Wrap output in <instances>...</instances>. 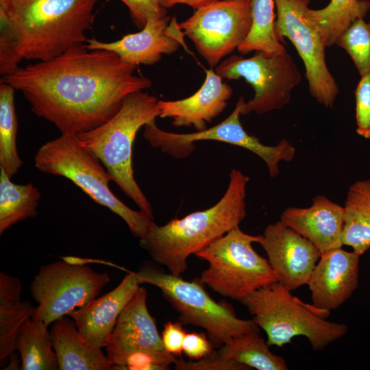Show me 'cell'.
Returning a JSON list of instances; mask_svg holds the SVG:
<instances>
[{
  "label": "cell",
  "mask_w": 370,
  "mask_h": 370,
  "mask_svg": "<svg viewBox=\"0 0 370 370\" xmlns=\"http://www.w3.org/2000/svg\"><path fill=\"white\" fill-rule=\"evenodd\" d=\"M136 67L113 51L77 44L1 81L21 91L32 112L62 134H78L109 120L128 95L151 86L149 78L134 74Z\"/></svg>",
  "instance_id": "cell-1"
},
{
  "label": "cell",
  "mask_w": 370,
  "mask_h": 370,
  "mask_svg": "<svg viewBox=\"0 0 370 370\" xmlns=\"http://www.w3.org/2000/svg\"><path fill=\"white\" fill-rule=\"evenodd\" d=\"M225 193L210 208L152 226L140 238V246L169 273L181 276L190 255L208 247L239 224L246 217V188L249 177L233 169Z\"/></svg>",
  "instance_id": "cell-2"
},
{
  "label": "cell",
  "mask_w": 370,
  "mask_h": 370,
  "mask_svg": "<svg viewBox=\"0 0 370 370\" xmlns=\"http://www.w3.org/2000/svg\"><path fill=\"white\" fill-rule=\"evenodd\" d=\"M99 0H0V21L13 34L21 60L47 61L86 42Z\"/></svg>",
  "instance_id": "cell-3"
},
{
  "label": "cell",
  "mask_w": 370,
  "mask_h": 370,
  "mask_svg": "<svg viewBox=\"0 0 370 370\" xmlns=\"http://www.w3.org/2000/svg\"><path fill=\"white\" fill-rule=\"evenodd\" d=\"M158 101L156 97L143 90L132 92L109 120L77 134L100 160L112 181L153 219L152 206L134 176L132 147L138 131L159 116Z\"/></svg>",
  "instance_id": "cell-4"
},
{
  "label": "cell",
  "mask_w": 370,
  "mask_h": 370,
  "mask_svg": "<svg viewBox=\"0 0 370 370\" xmlns=\"http://www.w3.org/2000/svg\"><path fill=\"white\" fill-rule=\"evenodd\" d=\"M240 302L265 332L269 346L283 347L294 337L302 336L312 350L318 352L348 331L346 324L326 320L330 312L304 303L278 282L254 291Z\"/></svg>",
  "instance_id": "cell-5"
},
{
  "label": "cell",
  "mask_w": 370,
  "mask_h": 370,
  "mask_svg": "<svg viewBox=\"0 0 370 370\" xmlns=\"http://www.w3.org/2000/svg\"><path fill=\"white\" fill-rule=\"evenodd\" d=\"M34 165L42 173L71 180L95 202L119 216L139 239L155 224L145 212L130 208L112 193L109 188L112 177L77 134H61L40 146L34 156Z\"/></svg>",
  "instance_id": "cell-6"
},
{
  "label": "cell",
  "mask_w": 370,
  "mask_h": 370,
  "mask_svg": "<svg viewBox=\"0 0 370 370\" xmlns=\"http://www.w3.org/2000/svg\"><path fill=\"white\" fill-rule=\"evenodd\" d=\"M261 235H250L234 227L195 255L208 263L199 280L214 292L238 301L254 291L278 282L267 259L252 244Z\"/></svg>",
  "instance_id": "cell-7"
},
{
  "label": "cell",
  "mask_w": 370,
  "mask_h": 370,
  "mask_svg": "<svg viewBox=\"0 0 370 370\" xmlns=\"http://www.w3.org/2000/svg\"><path fill=\"white\" fill-rule=\"evenodd\" d=\"M136 275L140 285L147 284L160 290L179 314V321L204 329L214 347H220L243 333L260 331L253 319L238 318L229 303L213 299L199 279L187 281L149 266L140 269Z\"/></svg>",
  "instance_id": "cell-8"
},
{
  "label": "cell",
  "mask_w": 370,
  "mask_h": 370,
  "mask_svg": "<svg viewBox=\"0 0 370 370\" xmlns=\"http://www.w3.org/2000/svg\"><path fill=\"white\" fill-rule=\"evenodd\" d=\"M245 102L243 97H241L232 113L212 127L193 133L177 134L160 129L153 120L143 127V136L153 147L178 159L190 156L195 149L194 143L200 140H215L243 147L259 156L265 162L271 177L274 178L280 173V163L292 161L296 149L286 139L281 140L276 145L269 146L249 134L240 121Z\"/></svg>",
  "instance_id": "cell-9"
},
{
  "label": "cell",
  "mask_w": 370,
  "mask_h": 370,
  "mask_svg": "<svg viewBox=\"0 0 370 370\" xmlns=\"http://www.w3.org/2000/svg\"><path fill=\"white\" fill-rule=\"evenodd\" d=\"M110 278L84 264L66 260L42 266L30 284V293L38 304L33 320L49 325L63 316L97 297Z\"/></svg>",
  "instance_id": "cell-10"
},
{
  "label": "cell",
  "mask_w": 370,
  "mask_h": 370,
  "mask_svg": "<svg viewBox=\"0 0 370 370\" xmlns=\"http://www.w3.org/2000/svg\"><path fill=\"white\" fill-rule=\"evenodd\" d=\"M147 299V290L140 286L118 318L106 346L113 367L166 370L177 360L164 348L156 319L149 312Z\"/></svg>",
  "instance_id": "cell-11"
},
{
  "label": "cell",
  "mask_w": 370,
  "mask_h": 370,
  "mask_svg": "<svg viewBox=\"0 0 370 370\" xmlns=\"http://www.w3.org/2000/svg\"><path fill=\"white\" fill-rule=\"evenodd\" d=\"M215 71L227 79L243 78L253 88L254 96L245 102L243 115L282 109L301 82V74L286 50L273 54L256 51L248 58L234 55L219 63Z\"/></svg>",
  "instance_id": "cell-12"
},
{
  "label": "cell",
  "mask_w": 370,
  "mask_h": 370,
  "mask_svg": "<svg viewBox=\"0 0 370 370\" xmlns=\"http://www.w3.org/2000/svg\"><path fill=\"white\" fill-rule=\"evenodd\" d=\"M310 0H274L277 18L274 30L278 40L288 38L305 66L311 96L326 108H332L339 89L325 62L319 34L308 16Z\"/></svg>",
  "instance_id": "cell-13"
},
{
  "label": "cell",
  "mask_w": 370,
  "mask_h": 370,
  "mask_svg": "<svg viewBox=\"0 0 370 370\" xmlns=\"http://www.w3.org/2000/svg\"><path fill=\"white\" fill-rule=\"evenodd\" d=\"M251 24V0H216L195 10L178 27L213 67L244 42Z\"/></svg>",
  "instance_id": "cell-14"
},
{
  "label": "cell",
  "mask_w": 370,
  "mask_h": 370,
  "mask_svg": "<svg viewBox=\"0 0 370 370\" xmlns=\"http://www.w3.org/2000/svg\"><path fill=\"white\" fill-rule=\"evenodd\" d=\"M258 243L278 282L290 291L308 284L321 255L310 241L280 220L266 227Z\"/></svg>",
  "instance_id": "cell-15"
},
{
  "label": "cell",
  "mask_w": 370,
  "mask_h": 370,
  "mask_svg": "<svg viewBox=\"0 0 370 370\" xmlns=\"http://www.w3.org/2000/svg\"><path fill=\"white\" fill-rule=\"evenodd\" d=\"M360 257L342 247L322 254L307 284L311 304L327 312L343 305L358 287Z\"/></svg>",
  "instance_id": "cell-16"
},
{
  "label": "cell",
  "mask_w": 370,
  "mask_h": 370,
  "mask_svg": "<svg viewBox=\"0 0 370 370\" xmlns=\"http://www.w3.org/2000/svg\"><path fill=\"white\" fill-rule=\"evenodd\" d=\"M177 23L175 18L166 16L149 18L140 32L127 34L114 42H102L96 38L88 39L85 47L90 50L105 49L116 53L130 64L152 65L162 56L175 53L180 47L175 36Z\"/></svg>",
  "instance_id": "cell-17"
},
{
  "label": "cell",
  "mask_w": 370,
  "mask_h": 370,
  "mask_svg": "<svg viewBox=\"0 0 370 370\" xmlns=\"http://www.w3.org/2000/svg\"><path fill=\"white\" fill-rule=\"evenodd\" d=\"M139 287L136 272H130L113 290L68 316L74 321L87 343L94 347H106L119 317Z\"/></svg>",
  "instance_id": "cell-18"
},
{
  "label": "cell",
  "mask_w": 370,
  "mask_h": 370,
  "mask_svg": "<svg viewBox=\"0 0 370 370\" xmlns=\"http://www.w3.org/2000/svg\"><path fill=\"white\" fill-rule=\"evenodd\" d=\"M232 92V88L210 68L206 70L202 86L191 96L175 101H158L159 117L171 119L172 125L177 127L204 130L207 123L225 110Z\"/></svg>",
  "instance_id": "cell-19"
},
{
  "label": "cell",
  "mask_w": 370,
  "mask_h": 370,
  "mask_svg": "<svg viewBox=\"0 0 370 370\" xmlns=\"http://www.w3.org/2000/svg\"><path fill=\"white\" fill-rule=\"evenodd\" d=\"M280 220L310 241L321 254L343 246V206L325 195L314 197L308 208H286Z\"/></svg>",
  "instance_id": "cell-20"
},
{
  "label": "cell",
  "mask_w": 370,
  "mask_h": 370,
  "mask_svg": "<svg viewBox=\"0 0 370 370\" xmlns=\"http://www.w3.org/2000/svg\"><path fill=\"white\" fill-rule=\"evenodd\" d=\"M50 332L58 370H107L113 367L101 348L94 347L82 338L69 316L53 322Z\"/></svg>",
  "instance_id": "cell-21"
},
{
  "label": "cell",
  "mask_w": 370,
  "mask_h": 370,
  "mask_svg": "<svg viewBox=\"0 0 370 370\" xmlns=\"http://www.w3.org/2000/svg\"><path fill=\"white\" fill-rule=\"evenodd\" d=\"M19 278L0 273V361L3 362L16 351V338L24 322L32 318L36 307L21 299Z\"/></svg>",
  "instance_id": "cell-22"
},
{
  "label": "cell",
  "mask_w": 370,
  "mask_h": 370,
  "mask_svg": "<svg viewBox=\"0 0 370 370\" xmlns=\"http://www.w3.org/2000/svg\"><path fill=\"white\" fill-rule=\"evenodd\" d=\"M341 241L359 256L370 249V178L356 181L348 189Z\"/></svg>",
  "instance_id": "cell-23"
},
{
  "label": "cell",
  "mask_w": 370,
  "mask_h": 370,
  "mask_svg": "<svg viewBox=\"0 0 370 370\" xmlns=\"http://www.w3.org/2000/svg\"><path fill=\"white\" fill-rule=\"evenodd\" d=\"M48 326L42 321L29 318L21 327L16 343V349L21 356V369H59Z\"/></svg>",
  "instance_id": "cell-24"
},
{
  "label": "cell",
  "mask_w": 370,
  "mask_h": 370,
  "mask_svg": "<svg viewBox=\"0 0 370 370\" xmlns=\"http://www.w3.org/2000/svg\"><path fill=\"white\" fill-rule=\"evenodd\" d=\"M260 331H251L233 336L218 350L225 359L257 370H287L284 358L273 354Z\"/></svg>",
  "instance_id": "cell-25"
},
{
  "label": "cell",
  "mask_w": 370,
  "mask_h": 370,
  "mask_svg": "<svg viewBox=\"0 0 370 370\" xmlns=\"http://www.w3.org/2000/svg\"><path fill=\"white\" fill-rule=\"evenodd\" d=\"M369 9L368 0H330L321 9L309 8L308 14L325 47H331L352 23L364 18Z\"/></svg>",
  "instance_id": "cell-26"
},
{
  "label": "cell",
  "mask_w": 370,
  "mask_h": 370,
  "mask_svg": "<svg viewBox=\"0 0 370 370\" xmlns=\"http://www.w3.org/2000/svg\"><path fill=\"white\" fill-rule=\"evenodd\" d=\"M0 173V234L12 225L34 218L41 197L32 183L17 184L11 181L3 169Z\"/></svg>",
  "instance_id": "cell-27"
},
{
  "label": "cell",
  "mask_w": 370,
  "mask_h": 370,
  "mask_svg": "<svg viewBox=\"0 0 370 370\" xmlns=\"http://www.w3.org/2000/svg\"><path fill=\"white\" fill-rule=\"evenodd\" d=\"M10 84L0 82V168L12 178L23 162L16 146L18 121L14 105V91Z\"/></svg>",
  "instance_id": "cell-28"
},
{
  "label": "cell",
  "mask_w": 370,
  "mask_h": 370,
  "mask_svg": "<svg viewBox=\"0 0 370 370\" xmlns=\"http://www.w3.org/2000/svg\"><path fill=\"white\" fill-rule=\"evenodd\" d=\"M252 24L249 35L238 47L242 54L262 51L268 54L286 51L274 30V0H251Z\"/></svg>",
  "instance_id": "cell-29"
},
{
  "label": "cell",
  "mask_w": 370,
  "mask_h": 370,
  "mask_svg": "<svg viewBox=\"0 0 370 370\" xmlns=\"http://www.w3.org/2000/svg\"><path fill=\"white\" fill-rule=\"evenodd\" d=\"M336 45L351 57L360 76L370 72V21L356 20L340 36Z\"/></svg>",
  "instance_id": "cell-30"
},
{
  "label": "cell",
  "mask_w": 370,
  "mask_h": 370,
  "mask_svg": "<svg viewBox=\"0 0 370 370\" xmlns=\"http://www.w3.org/2000/svg\"><path fill=\"white\" fill-rule=\"evenodd\" d=\"M355 90L357 134L370 138V72L360 76Z\"/></svg>",
  "instance_id": "cell-31"
},
{
  "label": "cell",
  "mask_w": 370,
  "mask_h": 370,
  "mask_svg": "<svg viewBox=\"0 0 370 370\" xmlns=\"http://www.w3.org/2000/svg\"><path fill=\"white\" fill-rule=\"evenodd\" d=\"M177 370H250L249 367L223 358L218 351L198 359L185 360L181 357L174 363Z\"/></svg>",
  "instance_id": "cell-32"
},
{
  "label": "cell",
  "mask_w": 370,
  "mask_h": 370,
  "mask_svg": "<svg viewBox=\"0 0 370 370\" xmlns=\"http://www.w3.org/2000/svg\"><path fill=\"white\" fill-rule=\"evenodd\" d=\"M128 8L130 16L139 29L143 28L149 18H161L167 16L159 0H120Z\"/></svg>",
  "instance_id": "cell-33"
},
{
  "label": "cell",
  "mask_w": 370,
  "mask_h": 370,
  "mask_svg": "<svg viewBox=\"0 0 370 370\" xmlns=\"http://www.w3.org/2000/svg\"><path fill=\"white\" fill-rule=\"evenodd\" d=\"M213 347L207 334L204 332H193L186 333L182 352L190 359L198 360L213 352Z\"/></svg>",
  "instance_id": "cell-34"
},
{
  "label": "cell",
  "mask_w": 370,
  "mask_h": 370,
  "mask_svg": "<svg viewBox=\"0 0 370 370\" xmlns=\"http://www.w3.org/2000/svg\"><path fill=\"white\" fill-rule=\"evenodd\" d=\"M186 334L183 323L180 321L166 322L160 334L165 350L175 357H181Z\"/></svg>",
  "instance_id": "cell-35"
},
{
  "label": "cell",
  "mask_w": 370,
  "mask_h": 370,
  "mask_svg": "<svg viewBox=\"0 0 370 370\" xmlns=\"http://www.w3.org/2000/svg\"><path fill=\"white\" fill-rule=\"evenodd\" d=\"M215 1L216 0H159V2L160 5L166 10L172 8L176 4H186L196 10Z\"/></svg>",
  "instance_id": "cell-36"
}]
</instances>
